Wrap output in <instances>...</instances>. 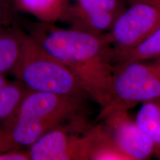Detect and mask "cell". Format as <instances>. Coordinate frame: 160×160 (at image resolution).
Returning a JSON list of instances; mask_svg holds the SVG:
<instances>
[{
    "instance_id": "1",
    "label": "cell",
    "mask_w": 160,
    "mask_h": 160,
    "mask_svg": "<svg viewBox=\"0 0 160 160\" xmlns=\"http://www.w3.org/2000/svg\"><path fill=\"white\" fill-rule=\"evenodd\" d=\"M23 28L77 77L90 99L101 109L111 97L113 50L108 33L97 34L56 23L25 20Z\"/></svg>"
},
{
    "instance_id": "2",
    "label": "cell",
    "mask_w": 160,
    "mask_h": 160,
    "mask_svg": "<svg viewBox=\"0 0 160 160\" xmlns=\"http://www.w3.org/2000/svg\"><path fill=\"white\" fill-rule=\"evenodd\" d=\"M87 100L28 90L4 130L17 145L28 148L53 130L90 121Z\"/></svg>"
},
{
    "instance_id": "3",
    "label": "cell",
    "mask_w": 160,
    "mask_h": 160,
    "mask_svg": "<svg viewBox=\"0 0 160 160\" xmlns=\"http://www.w3.org/2000/svg\"><path fill=\"white\" fill-rule=\"evenodd\" d=\"M10 72L30 91L91 99L74 74L24 28L19 57Z\"/></svg>"
},
{
    "instance_id": "4",
    "label": "cell",
    "mask_w": 160,
    "mask_h": 160,
    "mask_svg": "<svg viewBox=\"0 0 160 160\" xmlns=\"http://www.w3.org/2000/svg\"><path fill=\"white\" fill-rule=\"evenodd\" d=\"M160 99V59L114 65L111 97L97 122L110 112L129 111L139 104Z\"/></svg>"
},
{
    "instance_id": "5",
    "label": "cell",
    "mask_w": 160,
    "mask_h": 160,
    "mask_svg": "<svg viewBox=\"0 0 160 160\" xmlns=\"http://www.w3.org/2000/svg\"><path fill=\"white\" fill-rule=\"evenodd\" d=\"M97 130L91 122L53 130L28 148L31 160H91Z\"/></svg>"
},
{
    "instance_id": "6",
    "label": "cell",
    "mask_w": 160,
    "mask_h": 160,
    "mask_svg": "<svg viewBox=\"0 0 160 160\" xmlns=\"http://www.w3.org/2000/svg\"><path fill=\"white\" fill-rule=\"evenodd\" d=\"M128 5L107 33L113 51L135 47L160 27L157 7L141 1L130 2Z\"/></svg>"
},
{
    "instance_id": "7",
    "label": "cell",
    "mask_w": 160,
    "mask_h": 160,
    "mask_svg": "<svg viewBox=\"0 0 160 160\" xmlns=\"http://www.w3.org/2000/svg\"><path fill=\"white\" fill-rule=\"evenodd\" d=\"M128 4L127 0H69L62 22L72 28L106 33Z\"/></svg>"
},
{
    "instance_id": "8",
    "label": "cell",
    "mask_w": 160,
    "mask_h": 160,
    "mask_svg": "<svg viewBox=\"0 0 160 160\" xmlns=\"http://www.w3.org/2000/svg\"><path fill=\"white\" fill-rule=\"evenodd\" d=\"M99 121L130 160H146L154 157L152 140L136 119L131 117L128 111L110 112Z\"/></svg>"
},
{
    "instance_id": "9",
    "label": "cell",
    "mask_w": 160,
    "mask_h": 160,
    "mask_svg": "<svg viewBox=\"0 0 160 160\" xmlns=\"http://www.w3.org/2000/svg\"><path fill=\"white\" fill-rule=\"evenodd\" d=\"M17 11L43 22H62L69 0H11Z\"/></svg>"
},
{
    "instance_id": "10",
    "label": "cell",
    "mask_w": 160,
    "mask_h": 160,
    "mask_svg": "<svg viewBox=\"0 0 160 160\" xmlns=\"http://www.w3.org/2000/svg\"><path fill=\"white\" fill-rule=\"evenodd\" d=\"M28 89L20 82H11L0 73V128L5 126L15 115Z\"/></svg>"
},
{
    "instance_id": "11",
    "label": "cell",
    "mask_w": 160,
    "mask_h": 160,
    "mask_svg": "<svg viewBox=\"0 0 160 160\" xmlns=\"http://www.w3.org/2000/svg\"><path fill=\"white\" fill-rule=\"evenodd\" d=\"M23 28L17 22L0 27V73L11 71L19 57Z\"/></svg>"
},
{
    "instance_id": "12",
    "label": "cell",
    "mask_w": 160,
    "mask_h": 160,
    "mask_svg": "<svg viewBox=\"0 0 160 160\" xmlns=\"http://www.w3.org/2000/svg\"><path fill=\"white\" fill-rule=\"evenodd\" d=\"M157 59H160V27L135 47L125 51H113L114 65Z\"/></svg>"
},
{
    "instance_id": "13",
    "label": "cell",
    "mask_w": 160,
    "mask_h": 160,
    "mask_svg": "<svg viewBox=\"0 0 160 160\" xmlns=\"http://www.w3.org/2000/svg\"><path fill=\"white\" fill-rule=\"evenodd\" d=\"M136 120L151 138L154 157L160 160V99L142 104Z\"/></svg>"
},
{
    "instance_id": "14",
    "label": "cell",
    "mask_w": 160,
    "mask_h": 160,
    "mask_svg": "<svg viewBox=\"0 0 160 160\" xmlns=\"http://www.w3.org/2000/svg\"><path fill=\"white\" fill-rule=\"evenodd\" d=\"M97 130L91 160H130L117 145L101 122H97Z\"/></svg>"
},
{
    "instance_id": "15",
    "label": "cell",
    "mask_w": 160,
    "mask_h": 160,
    "mask_svg": "<svg viewBox=\"0 0 160 160\" xmlns=\"http://www.w3.org/2000/svg\"><path fill=\"white\" fill-rule=\"evenodd\" d=\"M17 12L11 0H0V27L19 22Z\"/></svg>"
},
{
    "instance_id": "16",
    "label": "cell",
    "mask_w": 160,
    "mask_h": 160,
    "mask_svg": "<svg viewBox=\"0 0 160 160\" xmlns=\"http://www.w3.org/2000/svg\"><path fill=\"white\" fill-rule=\"evenodd\" d=\"M0 160H31V156L28 149L22 148L1 152Z\"/></svg>"
},
{
    "instance_id": "17",
    "label": "cell",
    "mask_w": 160,
    "mask_h": 160,
    "mask_svg": "<svg viewBox=\"0 0 160 160\" xmlns=\"http://www.w3.org/2000/svg\"><path fill=\"white\" fill-rule=\"evenodd\" d=\"M17 145L5 130L0 128V153L15 148H22Z\"/></svg>"
},
{
    "instance_id": "18",
    "label": "cell",
    "mask_w": 160,
    "mask_h": 160,
    "mask_svg": "<svg viewBox=\"0 0 160 160\" xmlns=\"http://www.w3.org/2000/svg\"><path fill=\"white\" fill-rule=\"evenodd\" d=\"M133 1H141V2H145L151 4V5L156 6L158 8L160 9V0H127L128 2Z\"/></svg>"
}]
</instances>
